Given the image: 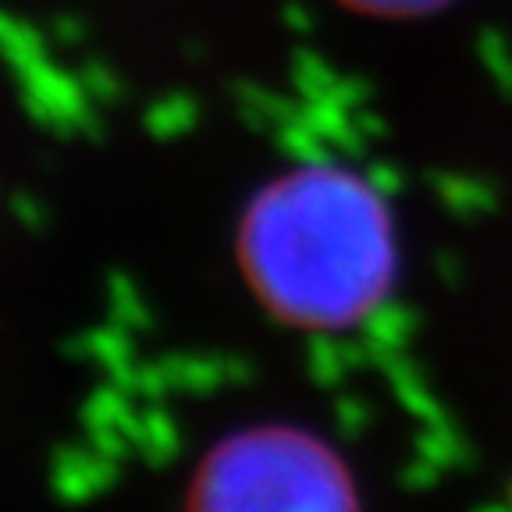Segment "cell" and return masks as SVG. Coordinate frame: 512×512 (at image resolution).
<instances>
[{"mask_svg":"<svg viewBox=\"0 0 512 512\" xmlns=\"http://www.w3.org/2000/svg\"><path fill=\"white\" fill-rule=\"evenodd\" d=\"M189 512H356L349 473L299 427H246L214 445Z\"/></svg>","mask_w":512,"mask_h":512,"instance_id":"cell-2","label":"cell"},{"mask_svg":"<svg viewBox=\"0 0 512 512\" xmlns=\"http://www.w3.org/2000/svg\"><path fill=\"white\" fill-rule=\"evenodd\" d=\"M239 260L256 299L281 320L342 328L392 285V221L356 175L303 168L253 200L239 232Z\"/></svg>","mask_w":512,"mask_h":512,"instance_id":"cell-1","label":"cell"},{"mask_svg":"<svg viewBox=\"0 0 512 512\" xmlns=\"http://www.w3.org/2000/svg\"><path fill=\"white\" fill-rule=\"evenodd\" d=\"M342 4L374 11V15H424L431 8H441L445 0H342Z\"/></svg>","mask_w":512,"mask_h":512,"instance_id":"cell-3","label":"cell"}]
</instances>
